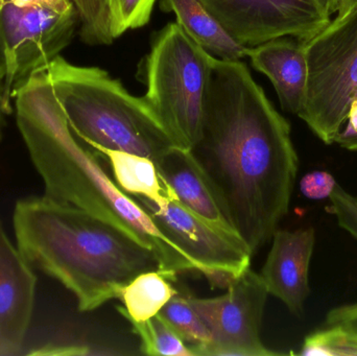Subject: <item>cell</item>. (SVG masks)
Masks as SVG:
<instances>
[{"instance_id": "17", "label": "cell", "mask_w": 357, "mask_h": 356, "mask_svg": "<svg viewBox=\"0 0 357 356\" xmlns=\"http://www.w3.org/2000/svg\"><path fill=\"white\" fill-rule=\"evenodd\" d=\"M174 281L160 270L140 274L121 288L119 300L125 307H117V311L128 321L144 322L155 317L178 294Z\"/></svg>"}, {"instance_id": "10", "label": "cell", "mask_w": 357, "mask_h": 356, "mask_svg": "<svg viewBox=\"0 0 357 356\" xmlns=\"http://www.w3.org/2000/svg\"><path fill=\"white\" fill-rule=\"evenodd\" d=\"M231 37L247 46L281 37L307 42L331 23L319 0H199Z\"/></svg>"}, {"instance_id": "7", "label": "cell", "mask_w": 357, "mask_h": 356, "mask_svg": "<svg viewBox=\"0 0 357 356\" xmlns=\"http://www.w3.org/2000/svg\"><path fill=\"white\" fill-rule=\"evenodd\" d=\"M77 24V10L0 8V81L6 114L19 89L36 73L45 71L70 43Z\"/></svg>"}, {"instance_id": "9", "label": "cell", "mask_w": 357, "mask_h": 356, "mask_svg": "<svg viewBox=\"0 0 357 356\" xmlns=\"http://www.w3.org/2000/svg\"><path fill=\"white\" fill-rule=\"evenodd\" d=\"M268 292L260 274L247 269L216 298H193L191 304L212 336L202 356H274L262 343V319Z\"/></svg>"}, {"instance_id": "24", "label": "cell", "mask_w": 357, "mask_h": 356, "mask_svg": "<svg viewBox=\"0 0 357 356\" xmlns=\"http://www.w3.org/2000/svg\"><path fill=\"white\" fill-rule=\"evenodd\" d=\"M335 144L349 150H357V96L350 106L343 127L335 139Z\"/></svg>"}, {"instance_id": "15", "label": "cell", "mask_w": 357, "mask_h": 356, "mask_svg": "<svg viewBox=\"0 0 357 356\" xmlns=\"http://www.w3.org/2000/svg\"><path fill=\"white\" fill-rule=\"evenodd\" d=\"M160 6L165 12L175 13L183 31L206 52L225 61L245 56L247 46L231 37L199 0H162Z\"/></svg>"}, {"instance_id": "8", "label": "cell", "mask_w": 357, "mask_h": 356, "mask_svg": "<svg viewBox=\"0 0 357 356\" xmlns=\"http://www.w3.org/2000/svg\"><path fill=\"white\" fill-rule=\"evenodd\" d=\"M155 225L188 256L212 288H227L251 265L253 256L237 234L197 217L174 200L153 202L133 196Z\"/></svg>"}, {"instance_id": "16", "label": "cell", "mask_w": 357, "mask_h": 356, "mask_svg": "<svg viewBox=\"0 0 357 356\" xmlns=\"http://www.w3.org/2000/svg\"><path fill=\"white\" fill-rule=\"evenodd\" d=\"M92 150L108 159L114 182L125 194L142 196L156 203L167 199L171 200L152 159L102 146H94Z\"/></svg>"}, {"instance_id": "19", "label": "cell", "mask_w": 357, "mask_h": 356, "mask_svg": "<svg viewBox=\"0 0 357 356\" xmlns=\"http://www.w3.org/2000/svg\"><path fill=\"white\" fill-rule=\"evenodd\" d=\"M140 339V351L149 356H195L177 332L159 315L144 322L129 320Z\"/></svg>"}, {"instance_id": "4", "label": "cell", "mask_w": 357, "mask_h": 356, "mask_svg": "<svg viewBox=\"0 0 357 356\" xmlns=\"http://www.w3.org/2000/svg\"><path fill=\"white\" fill-rule=\"evenodd\" d=\"M45 71L69 127L90 148L139 155L156 164L177 146L144 98L130 94L106 70L59 56Z\"/></svg>"}, {"instance_id": "23", "label": "cell", "mask_w": 357, "mask_h": 356, "mask_svg": "<svg viewBox=\"0 0 357 356\" xmlns=\"http://www.w3.org/2000/svg\"><path fill=\"white\" fill-rule=\"evenodd\" d=\"M337 184L335 177L328 171H314L302 178L300 190L310 200H324L331 196Z\"/></svg>"}, {"instance_id": "11", "label": "cell", "mask_w": 357, "mask_h": 356, "mask_svg": "<svg viewBox=\"0 0 357 356\" xmlns=\"http://www.w3.org/2000/svg\"><path fill=\"white\" fill-rule=\"evenodd\" d=\"M37 276L6 233L0 215V356L21 355L35 307Z\"/></svg>"}, {"instance_id": "29", "label": "cell", "mask_w": 357, "mask_h": 356, "mask_svg": "<svg viewBox=\"0 0 357 356\" xmlns=\"http://www.w3.org/2000/svg\"><path fill=\"white\" fill-rule=\"evenodd\" d=\"M3 114H6L3 108V98H2V83L0 81V139H1L2 125H3Z\"/></svg>"}, {"instance_id": "22", "label": "cell", "mask_w": 357, "mask_h": 356, "mask_svg": "<svg viewBox=\"0 0 357 356\" xmlns=\"http://www.w3.org/2000/svg\"><path fill=\"white\" fill-rule=\"evenodd\" d=\"M329 200L331 206L327 210L337 217L340 227L357 240V196L337 184Z\"/></svg>"}, {"instance_id": "6", "label": "cell", "mask_w": 357, "mask_h": 356, "mask_svg": "<svg viewBox=\"0 0 357 356\" xmlns=\"http://www.w3.org/2000/svg\"><path fill=\"white\" fill-rule=\"evenodd\" d=\"M307 91L298 116L324 144H335L357 96V3L305 42Z\"/></svg>"}, {"instance_id": "13", "label": "cell", "mask_w": 357, "mask_h": 356, "mask_svg": "<svg viewBox=\"0 0 357 356\" xmlns=\"http://www.w3.org/2000/svg\"><path fill=\"white\" fill-rule=\"evenodd\" d=\"M156 167L171 200L212 225L237 234L207 176L190 150L174 146L159 159Z\"/></svg>"}, {"instance_id": "25", "label": "cell", "mask_w": 357, "mask_h": 356, "mask_svg": "<svg viewBox=\"0 0 357 356\" xmlns=\"http://www.w3.org/2000/svg\"><path fill=\"white\" fill-rule=\"evenodd\" d=\"M326 325H337L357 332V303L331 309L326 317Z\"/></svg>"}, {"instance_id": "20", "label": "cell", "mask_w": 357, "mask_h": 356, "mask_svg": "<svg viewBox=\"0 0 357 356\" xmlns=\"http://www.w3.org/2000/svg\"><path fill=\"white\" fill-rule=\"evenodd\" d=\"M301 355L357 356V332L337 325L308 334Z\"/></svg>"}, {"instance_id": "3", "label": "cell", "mask_w": 357, "mask_h": 356, "mask_svg": "<svg viewBox=\"0 0 357 356\" xmlns=\"http://www.w3.org/2000/svg\"><path fill=\"white\" fill-rule=\"evenodd\" d=\"M13 228L29 265L73 293L79 311L119 299L134 278L159 270L154 252L119 228L44 196L16 203Z\"/></svg>"}, {"instance_id": "2", "label": "cell", "mask_w": 357, "mask_h": 356, "mask_svg": "<svg viewBox=\"0 0 357 356\" xmlns=\"http://www.w3.org/2000/svg\"><path fill=\"white\" fill-rule=\"evenodd\" d=\"M16 121L44 183V196L83 209L115 226L156 255L159 270L180 274L190 259L155 225L136 199L125 194L98 156L79 144L54 95L46 71L15 94Z\"/></svg>"}, {"instance_id": "14", "label": "cell", "mask_w": 357, "mask_h": 356, "mask_svg": "<svg viewBox=\"0 0 357 356\" xmlns=\"http://www.w3.org/2000/svg\"><path fill=\"white\" fill-rule=\"evenodd\" d=\"M245 56L251 59L256 70L272 82L281 108L299 114L305 102L310 75L305 42L293 37L276 38L248 47Z\"/></svg>"}, {"instance_id": "18", "label": "cell", "mask_w": 357, "mask_h": 356, "mask_svg": "<svg viewBox=\"0 0 357 356\" xmlns=\"http://www.w3.org/2000/svg\"><path fill=\"white\" fill-rule=\"evenodd\" d=\"M158 315L177 332L195 356H202L213 342L207 325L191 304L190 296L178 293Z\"/></svg>"}, {"instance_id": "1", "label": "cell", "mask_w": 357, "mask_h": 356, "mask_svg": "<svg viewBox=\"0 0 357 356\" xmlns=\"http://www.w3.org/2000/svg\"><path fill=\"white\" fill-rule=\"evenodd\" d=\"M189 150L255 254L289 213L299 158L291 125L241 60L212 56L201 136Z\"/></svg>"}, {"instance_id": "28", "label": "cell", "mask_w": 357, "mask_h": 356, "mask_svg": "<svg viewBox=\"0 0 357 356\" xmlns=\"http://www.w3.org/2000/svg\"><path fill=\"white\" fill-rule=\"evenodd\" d=\"M357 0H342L341 6H340L339 10H337V15L343 14L346 10H349L352 6H356Z\"/></svg>"}, {"instance_id": "21", "label": "cell", "mask_w": 357, "mask_h": 356, "mask_svg": "<svg viewBox=\"0 0 357 356\" xmlns=\"http://www.w3.org/2000/svg\"><path fill=\"white\" fill-rule=\"evenodd\" d=\"M156 0H107L114 39L148 24Z\"/></svg>"}, {"instance_id": "5", "label": "cell", "mask_w": 357, "mask_h": 356, "mask_svg": "<svg viewBox=\"0 0 357 356\" xmlns=\"http://www.w3.org/2000/svg\"><path fill=\"white\" fill-rule=\"evenodd\" d=\"M212 56L178 23L155 33L144 60V96L178 148L190 150L201 136Z\"/></svg>"}, {"instance_id": "26", "label": "cell", "mask_w": 357, "mask_h": 356, "mask_svg": "<svg viewBox=\"0 0 357 356\" xmlns=\"http://www.w3.org/2000/svg\"><path fill=\"white\" fill-rule=\"evenodd\" d=\"M8 4L19 8H50L62 13L77 10L73 0H0V8Z\"/></svg>"}, {"instance_id": "12", "label": "cell", "mask_w": 357, "mask_h": 356, "mask_svg": "<svg viewBox=\"0 0 357 356\" xmlns=\"http://www.w3.org/2000/svg\"><path fill=\"white\" fill-rule=\"evenodd\" d=\"M262 268L261 276L268 294L284 303L293 315L301 317L310 295V267L316 245L314 228L278 230Z\"/></svg>"}, {"instance_id": "27", "label": "cell", "mask_w": 357, "mask_h": 356, "mask_svg": "<svg viewBox=\"0 0 357 356\" xmlns=\"http://www.w3.org/2000/svg\"><path fill=\"white\" fill-rule=\"evenodd\" d=\"M319 1L322 4L325 10H326L331 16H333V15H337L340 6H341L342 0H319Z\"/></svg>"}]
</instances>
